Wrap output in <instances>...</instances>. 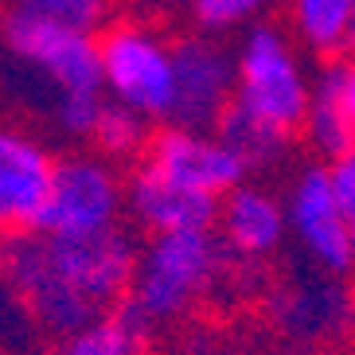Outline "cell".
I'll return each instance as SVG.
<instances>
[{
	"label": "cell",
	"instance_id": "6da1fadb",
	"mask_svg": "<svg viewBox=\"0 0 355 355\" xmlns=\"http://www.w3.org/2000/svg\"><path fill=\"white\" fill-rule=\"evenodd\" d=\"M137 258L141 250L125 227L102 234L32 230L0 239V277L32 309L43 332L59 340L125 301Z\"/></svg>",
	"mask_w": 355,
	"mask_h": 355
},
{
	"label": "cell",
	"instance_id": "7a4b0ae2",
	"mask_svg": "<svg viewBox=\"0 0 355 355\" xmlns=\"http://www.w3.org/2000/svg\"><path fill=\"white\" fill-rule=\"evenodd\" d=\"M313 74L277 24H254L234 51V102L230 110L266 133L289 141L304 129Z\"/></svg>",
	"mask_w": 355,
	"mask_h": 355
},
{
	"label": "cell",
	"instance_id": "3957f363",
	"mask_svg": "<svg viewBox=\"0 0 355 355\" xmlns=\"http://www.w3.org/2000/svg\"><path fill=\"white\" fill-rule=\"evenodd\" d=\"M223 239L211 230H176V234H153L129 285V309L141 316L145 328L172 324L188 316L211 285L223 273Z\"/></svg>",
	"mask_w": 355,
	"mask_h": 355
},
{
	"label": "cell",
	"instance_id": "277c9868",
	"mask_svg": "<svg viewBox=\"0 0 355 355\" xmlns=\"http://www.w3.org/2000/svg\"><path fill=\"white\" fill-rule=\"evenodd\" d=\"M105 98L145 121H172L176 110V43L141 20H117L98 40Z\"/></svg>",
	"mask_w": 355,
	"mask_h": 355
},
{
	"label": "cell",
	"instance_id": "5b68a950",
	"mask_svg": "<svg viewBox=\"0 0 355 355\" xmlns=\"http://www.w3.org/2000/svg\"><path fill=\"white\" fill-rule=\"evenodd\" d=\"M4 43L20 63L35 67L55 86V94H105L94 35L55 28L12 4L8 24H4Z\"/></svg>",
	"mask_w": 355,
	"mask_h": 355
},
{
	"label": "cell",
	"instance_id": "8992f818",
	"mask_svg": "<svg viewBox=\"0 0 355 355\" xmlns=\"http://www.w3.org/2000/svg\"><path fill=\"white\" fill-rule=\"evenodd\" d=\"M125 180L105 157L59 160L55 188L43 211V234H102L121 227Z\"/></svg>",
	"mask_w": 355,
	"mask_h": 355
},
{
	"label": "cell",
	"instance_id": "52a82bcc",
	"mask_svg": "<svg viewBox=\"0 0 355 355\" xmlns=\"http://www.w3.org/2000/svg\"><path fill=\"white\" fill-rule=\"evenodd\" d=\"M145 164L211 199H223L234 188H242V180L250 172L246 157L223 133L191 125H168L157 137H148Z\"/></svg>",
	"mask_w": 355,
	"mask_h": 355
},
{
	"label": "cell",
	"instance_id": "ba28073f",
	"mask_svg": "<svg viewBox=\"0 0 355 355\" xmlns=\"http://www.w3.org/2000/svg\"><path fill=\"white\" fill-rule=\"evenodd\" d=\"M55 172L59 160L40 137L20 125H0V239L43 227Z\"/></svg>",
	"mask_w": 355,
	"mask_h": 355
},
{
	"label": "cell",
	"instance_id": "9c48e42d",
	"mask_svg": "<svg viewBox=\"0 0 355 355\" xmlns=\"http://www.w3.org/2000/svg\"><path fill=\"white\" fill-rule=\"evenodd\" d=\"M285 219L289 234L301 242V250L328 273H347L352 270V242H347V219L340 207V196L332 188L328 164L304 168L293 180L285 196Z\"/></svg>",
	"mask_w": 355,
	"mask_h": 355
},
{
	"label": "cell",
	"instance_id": "30bf717a",
	"mask_svg": "<svg viewBox=\"0 0 355 355\" xmlns=\"http://www.w3.org/2000/svg\"><path fill=\"white\" fill-rule=\"evenodd\" d=\"M234 102V55L207 35L176 43V110L168 125L215 129Z\"/></svg>",
	"mask_w": 355,
	"mask_h": 355
},
{
	"label": "cell",
	"instance_id": "8fae6325",
	"mask_svg": "<svg viewBox=\"0 0 355 355\" xmlns=\"http://www.w3.org/2000/svg\"><path fill=\"white\" fill-rule=\"evenodd\" d=\"M223 199L199 196L176 180L160 176L145 160L125 180V211L148 234H176V230H211L219 223Z\"/></svg>",
	"mask_w": 355,
	"mask_h": 355
},
{
	"label": "cell",
	"instance_id": "7c38bea8",
	"mask_svg": "<svg viewBox=\"0 0 355 355\" xmlns=\"http://www.w3.org/2000/svg\"><path fill=\"white\" fill-rule=\"evenodd\" d=\"M289 234V219H285V203L266 188H250L242 184L219 203V239L227 254L246 261H261L277 254V246Z\"/></svg>",
	"mask_w": 355,
	"mask_h": 355
},
{
	"label": "cell",
	"instance_id": "4fadbf2b",
	"mask_svg": "<svg viewBox=\"0 0 355 355\" xmlns=\"http://www.w3.org/2000/svg\"><path fill=\"white\" fill-rule=\"evenodd\" d=\"M320 157L336 160L355 148V125L347 110V67L328 63L313 74V98H309V117L301 129Z\"/></svg>",
	"mask_w": 355,
	"mask_h": 355
},
{
	"label": "cell",
	"instance_id": "5bb4252c",
	"mask_svg": "<svg viewBox=\"0 0 355 355\" xmlns=\"http://www.w3.org/2000/svg\"><path fill=\"white\" fill-rule=\"evenodd\" d=\"M277 320L297 332L301 340H324L340 336L352 320V297L332 282H313V285H293L277 301Z\"/></svg>",
	"mask_w": 355,
	"mask_h": 355
},
{
	"label": "cell",
	"instance_id": "9a60e30c",
	"mask_svg": "<svg viewBox=\"0 0 355 355\" xmlns=\"http://www.w3.org/2000/svg\"><path fill=\"white\" fill-rule=\"evenodd\" d=\"M355 24V0H289L293 35L316 55H340Z\"/></svg>",
	"mask_w": 355,
	"mask_h": 355
},
{
	"label": "cell",
	"instance_id": "2e32d148",
	"mask_svg": "<svg viewBox=\"0 0 355 355\" xmlns=\"http://www.w3.org/2000/svg\"><path fill=\"white\" fill-rule=\"evenodd\" d=\"M145 324L141 316L121 304L117 313H105L98 320L83 324L78 332H71L67 340H59V352L55 355H141L145 344Z\"/></svg>",
	"mask_w": 355,
	"mask_h": 355
},
{
	"label": "cell",
	"instance_id": "e0dca14e",
	"mask_svg": "<svg viewBox=\"0 0 355 355\" xmlns=\"http://www.w3.org/2000/svg\"><path fill=\"white\" fill-rule=\"evenodd\" d=\"M90 141L102 148L105 157H133L137 148L148 145L145 141V117L133 114V110H125V105L114 102V98H105Z\"/></svg>",
	"mask_w": 355,
	"mask_h": 355
},
{
	"label": "cell",
	"instance_id": "ac0fdd59",
	"mask_svg": "<svg viewBox=\"0 0 355 355\" xmlns=\"http://www.w3.org/2000/svg\"><path fill=\"white\" fill-rule=\"evenodd\" d=\"M16 8L35 16V20L55 24V28H71V32L94 35L105 24L110 0H16Z\"/></svg>",
	"mask_w": 355,
	"mask_h": 355
},
{
	"label": "cell",
	"instance_id": "d6986e66",
	"mask_svg": "<svg viewBox=\"0 0 355 355\" xmlns=\"http://www.w3.org/2000/svg\"><path fill=\"white\" fill-rule=\"evenodd\" d=\"M188 4L203 32H234L242 24H250L270 0H188Z\"/></svg>",
	"mask_w": 355,
	"mask_h": 355
},
{
	"label": "cell",
	"instance_id": "ffe728a7",
	"mask_svg": "<svg viewBox=\"0 0 355 355\" xmlns=\"http://www.w3.org/2000/svg\"><path fill=\"white\" fill-rule=\"evenodd\" d=\"M102 105H105V94H55V121L71 137H90Z\"/></svg>",
	"mask_w": 355,
	"mask_h": 355
},
{
	"label": "cell",
	"instance_id": "44dd1931",
	"mask_svg": "<svg viewBox=\"0 0 355 355\" xmlns=\"http://www.w3.org/2000/svg\"><path fill=\"white\" fill-rule=\"evenodd\" d=\"M328 172H332V188L340 196V207H344L347 219V242H352V270H355V148L344 157L328 160Z\"/></svg>",
	"mask_w": 355,
	"mask_h": 355
},
{
	"label": "cell",
	"instance_id": "7402d4cb",
	"mask_svg": "<svg viewBox=\"0 0 355 355\" xmlns=\"http://www.w3.org/2000/svg\"><path fill=\"white\" fill-rule=\"evenodd\" d=\"M347 110H352V125H355V63H347Z\"/></svg>",
	"mask_w": 355,
	"mask_h": 355
},
{
	"label": "cell",
	"instance_id": "603a6c76",
	"mask_svg": "<svg viewBox=\"0 0 355 355\" xmlns=\"http://www.w3.org/2000/svg\"><path fill=\"white\" fill-rule=\"evenodd\" d=\"M347 55H352V63H355V24H352V35H347V47H344Z\"/></svg>",
	"mask_w": 355,
	"mask_h": 355
},
{
	"label": "cell",
	"instance_id": "cb8c5ba5",
	"mask_svg": "<svg viewBox=\"0 0 355 355\" xmlns=\"http://www.w3.org/2000/svg\"><path fill=\"white\" fill-rule=\"evenodd\" d=\"M4 24H8V8H4V0H0V40H4Z\"/></svg>",
	"mask_w": 355,
	"mask_h": 355
},
{
	"label": "cell",
	"instance_id": "d4e9b609",
	"mask_svg": "<svg viewBox=\"0 0 355 355\" xmlns=\"http://www.w3.org/2000/svg\"><path fill=\"white\" fill-rule=\"evenodd\" d=\"M297 355H313V352H297Z\"/></svg>",
	"mask_w": 355,
	"mask_h": 355
},
{
	"label": "cell",
	"instance_id": "484cf974",
	"mask_svg": "<svg viewBox=\"0 0 355 355\" xmlns=\"http://www.w3.org/2000/svg\"><path fill=\"white\" fill-rule=\"evenodd\" d=\"M0 355H4V352H0Z\"/></svg>",
	"mask_w": 355,
	"mask_h": 355
}]
</instances>
